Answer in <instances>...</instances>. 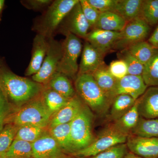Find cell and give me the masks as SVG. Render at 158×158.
Returning <instances> with one entry per match:
<instances>
[{"instance_id": "1", "label": "cell", "mask_w": 158, "mask_h": 158, "mask_svg": "<svg viewBox=\"0 0 158 158\" xmlns=\"http://www.w3.org/2000/svg\"><path fill=\"white\" fill-rule=\"evenodd\" d=\"M44 85L15 74L0 60V89L10 103L22 106L39 96Z\"/></svg>"}, {"instance_id": "2", "label": "cell", "mask_w": 158, "mask_h": 158, "mask_svg": "<svg viewBox=\"0 0 158 158\" xmlns=\"http://www.w3.org/2000/svg\"><path fill=\"white\" fill-rule=\"evenodd\" d=\"M74 88L77 95L97 114L102 115L110 108L112 101L99 88L92 74L77 75Z\"/></svg>"}, {"instance_id": "3", "label": "cell", "mask_w": 158, "mask_h": 158, "mask_svg": "<svg viewBox=\"0 0 158 158\" xmlns=\"http://www.w3.org/2000/svg\"><path fill=\"white\" fill-rule=\"evenodd\" d=\"M80 0H55L34 23L37 34L47 38L53 37L62 20Z\"/></svg>"}, {"instance_id": "4", "label": "cell", "mask_w": 158, "mask_h": 158, "mask_svg": "<svg viewBox=\"0 0 158 158\" xmlns=\"http://www.w3.org/2000/svg\"><path fill=\"white\" fill-rule=\"evenodd\" d=\"M53 114L44 103L40 94L22 106V108L11 115L9 119L16 126L36 125L48 127Z\"/></svg>"}, {"instance_id": "5", "label": "cell", "mask_w": 158, "mask_h": 158, "mask_svg": "<svg viewBox=\"0 0 158 158\" xmlns=\"http://www.w3.org/2000/svg\"><path fill=\"white\" fill-rule=\"evenodd\" d=\"M94 118L93 112L85 104L71 122L72 154L88 147L94 141L95 138L93 133Z\"/></svg>"}, {"instance_id": "6", "label": "cell", "mask_w": 158, "mask_h": 158, "mask_svg": "<svg viewBox=\"0 0 158 158\" xmlns=\"http://www.w3.org/2000/svg\"><path fill=\"white\" fill-rule=\"evenodd\" d=\"M62 44V56L57 67V72L75 80L79 70L78 59L81 54L83 45L81 38L70 33L65 35Z\"/></svg>"}, {"instance_id": "7", "label": "cell", "mask_w": 158, "mask_h": 158, "mask_svg": "<svg viewBox=\"0 0 158 158\" xmlns=\"http://www.w3.org/2000/svg\"><path fill=\"white\" fill-rule=\"evenodd\" d=\"M127 136L110 125L88 147L72 155L81 158L93 156L117 144L126 143Z\"/></svg>"}, {"instance_id": "8", "label": "cell", "mask_w": 158, "mask_h": 158, "mask_svg": "<svg viewBox=\"0 0 158 158\" xmlns=\"http://www.w3.org/2000/svg\"><path fill=\"white\" fill-rule=\"evenodd\" d=\"M150 31V26L140 18L128 22L120 31L119 38L113 49L123 50L135 44L144 41L149 35Z\"/></svg>"}, {"instance_id": "9", "label": "cell", "mask_w": 158, "mask_h": 158, "mask_svg": "<svg viewBox=\"0 0 158 158\" xmlns=\"http://www.w3.org/2000/svg\"><path fill=\"white\" fill-rule=\"evenodd\" d=\"M48 47L42 66L37 73L32 76L34 81L45 85L57 72V67L62 56V44L53 37L48 38Z\"/></svg>"}, {"instance_id": "10", "label": "cell", "mask_w": 158, "mask_h": 158, "mask_svg": "<svg viewBox=\"0 0 158 158\" xmlns=\"http://www.w3.org/2000/svg\"><path fill=\"white\" fill-rule=\"evenodd\" d=\"M90 28L79 1L62 20L57 31L64 35L70 33L85 39Z\"/></svg>"}, {"instance_id": "11", "label": "cell", "mask_w": 158, "mask_h": 158, "mask_svg": "<svg viewBox=\"0 0 158 158\" xmlns=\"http://www.w3.org/2000/svg\"><path fill=\"white\" fill-rule=\"evenodd\" d=\"M130 152L144 158H158V138H144L130 134L126 142Z\"/></svg>"}, {"instance_id": "12", "label": "cell", "mask_w": 158, "mask_h": 158, "mask_svg": "<svg viewBox=\"0 0 158 158\" xmlns=\"http://www.w3.org/2000/svg\"><path fill=\"white\" fill-rule=\"evenodd\" d=\"M33 158H62L64 152L48 132L32 143Z\"/></svg>"}, {"instance_id": "13", "label": "cell", "mask_w": 158, "mask_h": 158, "mask_svg": "<svg viewBox=\"0 0 158 158\" xmlns=\"http://www.w3.org/2000/svg\"><path fill=\"white\" fill-rule=\"evenodd\" d=\"M105 55L88 41H85L82 49L81 59L79 65L77 75L93 73L104 65V57Z\"/></svg>"}, {"instance_id": "14", "label": "cell", "mask_w": 158, "mask_h": 158, "mask_svg": "<svg viewBox=\"0 0 158 158\" xmlns=\"http://www.w3.org/2000/svg\"><path fill=\"white\" fill-rule=\"evenodd\" d=\"M119 35L120 32L94 28L88 32L85 40L94 47L106 55L109 51L113 49Z\"/></svg>"}, {"instance_id": "15", "label": "cell", "mask_w": 158, "mask_h": 158, "mask_svg": "<svg viewBox=\"0 0 158 158\" xmlns=\"http://www.w3.org/2000/svg\"><path fill=\"white\" fill-rule=\"evenodd\" d=\"M148 88L142 76L128 74L117 80L115 97L118 94H126L137 100L144 93Z\"/></svg>"}, {"instance_id": "16", "label": "cell", "mask_w": 158, "mask_h": 158, "mask_svg": "<svg viewBox=\"0 0 158 158\" xmlns=\"http://www.w3.org/2000/svg\"><path fill=\"white\" fill-rule=\"evenodd\" d=\"M48 47V39L37 34L33 40L31 61L25 73L26 76H33L39 71L46 56Z\"/></svg>"}, {"instance_id": "17", "label": "cell", "mask_w": 158, "mask_h": 158, "mask_svg": "<svg viewBox=\"0 0 158 158\" xmlns=\"http://www.w3.org/2000/svg\"><path fill=\"white\" fill-rule=\"evenodd\" d=\"M136 101L140 117L158 118V86L148 87Z\"/></svg>"}, {"instance_id": "18", "label": "cell", "mask_w": 158, "mask_h": 158, "mask_svg": "<svg viewBox=\"0 0 158 158\" xmlns=\"http://www.w3.org/2000/svg\"><path fill=\"white\" fill-rule=\"evenodd\" d=\"M85 103L77 94L52 116L48 128L59 125L69 123L81 110Z\"/></svg>"}, {"instance_id": "19", "label": "cell", "mask_w": 158, "mask_h": 158, "mask_svg": "<svg viewBox=\"0 0 158 158\" xmlns=\"http://www.w3.org/2000/svg\"><path fill=\"white\" fill-rule=\"evenodd\" d=\"M44 86L52 89L68 99L73 98L77 94L71 79L61 73L56 72Z\"/></svg>"}, {"instance_id": "20", "label": "cell", "mask_w": 158, "mask_h": 158, "mask_svg": "<svg viewBox=\"0 0 158 158\" xmlns=\"http://www.w3.org/2000/svg\"><path fill=\"white\" fill-rule=\"evenodd\" d=\"M127 22L121 16L112 11L102 12L96 24L92 29L119 32L122 31Z\"/></svg>"}, {"instance_id": "21", "label": "cell", "mask_w": 158, "mask_h": 158, "mask_svg": "<svg viewBox=\"0 0 158 158\" xmlns=\"http://www.w3.org/2000/svg\"><path fill=\"white\" fill-rule=\"evenodd\" d=\"M94 78L99 88L107 96L113 101L115 97L117 80L113 77L106 65L102 66L92 73Z\"/></svg>"}, {"instance_id": "22", "label": "cell", "mask_w": 158, "mask_h": 158, "mask_svg": "<svg viewBox=\"0 0 158 158\" xmlns=\"http://www.w3.org/2000/svg\"><path fill=\"white\" fill-rule=\"evenodd\" d=\"M143 0H117L114 12L127 22L139 18Z\"/></svg>"}, {"instance_id": "23", "label": "cell", "mask_w": 158, "mask_h": 158, "mask_svg": "<svg viewBox=\"0 0 158 158\" xmlns=\"http://www.w3.org/2000/svg\"><path fill=\"white\" fill-rule=\"evenodd\" d=\"M140 118L136 101L132 108L112 124L119 131L128 136L138 123Z\"/></svg>"}, {"instance_id": "24", "label": "cell", "mask_w": 158, "mask_h": 158, "mask_svg": "<svg viewBox=\"0 0 158 158\" xmlns=\"http://www.w3.org/2000/svg\"><path fill=\"white\" fill-rule=\"evenodd\" d=\"M71 123L59 125L48 129V133L53 137L63 152L73 153L70 132Z\"/></svg>"}, {"instance_id": "25", "label": "cell", "mask_w": 158, "mask_h": 158, "mask_svg": "<svg viewBox=\"0 0 158 158\" xmlns=\"http://www.w3.org/2000/svg\"><path fill=\"white\" fill-rule=\"evenodd\" d=\"M136 100L128 94L116 95L110 107V119L113 121L117 120L132 108Z\"/></svg>"}, {"instance_id": "26", "label": "cell", "mask_w": 158, "mask_h": 158, "mask_svg": "<svg viewBox=\"0 0 158 158\" xmlns=\"http://www.w3.org/2000/svg\"><path fill=\"white\" fill-rule=\"evenodd\" d=\"M131 134L144 138H158V118L147 119L140 116Z\"/></svg>"}, {"instance_id": "27", "label": "cell", "mask_w": 158, "mask_h": 158, "mask_svg": "<svg viewBox=\"0 0 158 158\" xmlns=\"http://www.w3.org/2000/svg\"><path fill=\"white\" fill-rule=\"evenodd\" d=\"M126 49L144 65L153 56L158 49L155 48L149 43L143 41L135 44Z\"/></svg>"}, {"instance_id": "28", "label": "cell", "mask_w": 158, "mask_h": 158, "mask_svg": "<svg viewBox=\"0 0 158 158\" xmlns=\"http://www.w3.org/2000/svg\"><path fill=\"white\" fill-rule=\"evenodd\" d=\"M41 95L46 106L53 115L63 107L70 100L44 86Z\"/></svg>"}, {"instance_id": "29", "label": "cell", "mask_w": 158, "mask_h": 158, "mask_svg": "<svg viewBox=\"0 0 158 158\" xmlns=\"http://www.w3.org/2000/svg\"><path fill=\"white\" fill-rule=\"evenodd\" d=\"M6 155L7 158H33L32 143L15 139Z\"/></svg>"}, {"instance_id": "30", "label": "cell", "mask_w": 158, "mask_h": 158, "mask_svg": "<svg viewBox=\"0 0 158 158\" xmlns=\"http://www.w3.org/2000/svg\"><path fill=\"white\" fill-rule=\"evenodd\" d=\"M142 77L148 87L158 86V50L144 65Z\"/></svg>"}, {"instance_id": "31", "label": "cell", "mask_w": 158, "mask_h": 158, "mask_svg": "<svg viewBox=\"0 0 158 158\" xmlns=\"http://www.w3.org/2000/svg\"><path fill=\"white\" fill-rule=\"evenodd\" d=\"M139 18L150 26L158 23V0H143Z\"/></svg>"}, {"instance_id": "32", "label": "cell", "mask_w": 158, "mask_h": 158, "mask_svg": "<svg viewBox=\"0 0 158 158\" xmlns=\"http://www.w3.org/2000/svg\"><path fill=\"white\" fill-rule=\"evenodd\" d=\"M48 127L36 125L19 127L15 139H19L32 143L46 132Z\"/></svg>"}, {"instance_id": "33", "label": "cell", "mask_w": 158, "mask_h": 158, "mask_svg": "<svg viewBox=\"0 0 158 158\" xmlns=\"http://www.w3.org/2000/svg\"><path fill=\"white\" fill-rule=\"evenodd\" d=\"M118 59L124 61L127 65L128 74L142 76L144 65L138 61L127 49L119 51L117 53Z\"/></svg>"}, {"instance_id": "34", "label": "cell", "mask_w": 158, "mask_h": 158, "mask_svg": "<svg viewBox=\"0 0 158 158\" xmlns=\"http://www.w3.org/2000/svg\"><path fill=\"white\" fill-rule=\"evenodd\" d=\"M18 128L14 124L9 123L0 131V154L8 151L15 140Z\"/></svg>"}, {"instance_id": "35", "label": "cell", "mask_w": 158, "mask_h": 158, "mask_svg": "<svg viewBox=\"0 0 158 158\" xmlns=\"http://www.w3.org/2000/svg\"><path fill=\"white\" fill-rule=\"evenodd\" d=\"M128 150L126 143H123L115 145L93 156L81 158H123L128 152Z\"/></svg>"}, {"instance_id": "36", "label": "cell", "mask_w": 158, "mask_h": 158, "mask_svg": "<svg viewBox=\"0 0 158 158\" xmlns=\"http://www.w3.org/2000/svg\"><path fill=\"white\" fill-rule=\"evenodd\" d=\"M82 11L85 18L88 21L90 28L96 24L100 12L88 2V0H80Z\"/></svg>"}, {"instance_id": "37", "label": "cell", "mask_w": 158, "mask_h": 158, "mask_svg": "<svg viewBox=\"0 0 158 158\" xmlns=\"http://www.w3.org/2000/svg\"><path fill=\"white\" fill-rule=\"evenodd\" d=\"M11 106L0 89V131L9 121L11 116Z\"/></svg>"}, {"instance_id": "38", "label": "cell", "mask_w": 158, "mask_h": 158, "mask_svg": "<svg viewBox=\"0 0 158 158\" xmlns=\"http://www.w3.org/2000/svg\"><path fill=\"white\" fill-rule=\"evenodd\" d=\"M108 69L111 75L117 80H120L128 75L127 65L122 59L112 61Z\"/></svg>"}, {"instance_id": "39", "label": "cell", "mask_w": 158, "mask_h": 158, "mask_svg": "<svg viewBox=\"0 0 158 158\" xmlns=\"http://www.w3.org/2000/svg\"><path fill=\"white\" fill-rule=\"evenodd\" d=\"M91 6L100 13L107 11L114 12L117 0H88Z\"/></svg>"}, {"instance_id": "40", "label": "cell", "mask_w": 158, "mask_h": 158, "mask_svg": "<svg viewBox=\"0 0 158 158\" xmlns=\"http://www.w3.org/2000/svg\"><path fill=\"white\" fill-rule=\"evenodd\" d=\"M52 0H25L21 1V3L25 8L34 11H41L48 8L52 3Z\"/></svg>"}, {"instance_id": "41", "label": "cell", "mask_w": 158, "mask_h": 158, "mask_svg": "<svg viewBox=\"0 0 158 158\" xmlns=\"http://www.w3.org/2000/svg\"><path fill=\"white\" fill-rule=\"evenodd\" d=\"M148 42L158 49V25L148 40Z\"/></svg>"}, {"instance_id": "42", "label": "cell", "mask_w": 158, "mask_h": 158, "mask_svg": "<svg viewBox=\"0 0 158 158\" xmlns=\"http://www.w3.org/2000/svg\"><path fill=\"white\" fill-rule=\"evenodd\" d=\"M123 158H144L141 157V156H139L133 153L130 152H128Z\"/></svg>"}, {"instance_id": "43", "label": "cell", "mask_w": 158, "mask_h": 158, "mask_svg": "<svg viewBox=\"0 0 158 158\" xmlns=\"http://www.w3.org/2000/svg\"><path fill=\"white\" fill-rule=\"evenodd\" d=\"M5 1L4 0H0V21L2 19V14L4 5H5Z\"/></svg>"}, {"instance_id": "44", "label": "cell", "mask_w": 158, "mask_h": 158, "mask_svg": "<svg viewBox=\"0 0 158 158\" xmlns=\"http://www.w3.org/2000/svg\"><path fill=\"white\" fill-rule=\"evenodd\" d=\"M0 158H6V153L0 154Z\"/></svg>"}, {"instance_id": "45", "label": "cell", "mask_w": 158, "mask_h": 158, "mask_svg": "<svg viewBox=\"0 0 158 158\" xmlns=\"http://www.w3.org/2000/svg\"><path fill=\"white\" fill-rule=\"evenodd\" d=\"M65 158V157H64V158Z\"/></svg>"}]
</instances>
